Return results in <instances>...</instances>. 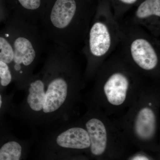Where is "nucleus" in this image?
I'll return each mask as SVG.
<instances>
[{
    "label": "nucleus",
    "instance_id": "1a4fd4ad",
    "mask_svg": "<svg viewBox=\"0 0 160 160\" xmlns=\"http://www.w3.org/2000/svg\"><path fill=\"white\" fill-rule=\"evenodd\" d=\"M29 142L14 137L0 145V160H26Z\"/></svg>",
    "mask_w": 160,
    "mask_h": 160
},
{
    "label": "nucleus",
    "instance_id": "9b49d317",
    "mask_svg": "<svg viewBox=\"0 0 160 160\" xmlns=\"http://www.w3.org/2000/svg\"><path fill=\"white\" fill-rule=\"evenodd\" d=\"M136 15L140 19L145 18L152 15L160 17V0H146L137 9Z\"/></svg>",
    "mask_w": 160,
    "mask_h": 160
},
{
    "label": "nucleus",
    "instance_id": "423d86ee",
    "mask_svg": "<svg viewBox=\"0 0 160 160\" xmlns=\"http://www.w3.org/2000/svg\"><path fill=\"white\" fill-rule=\"evenodd\" d=\"M129 82L126 76L117 72L112 75L104 86L107 100L113 106L122 104L126 99Z\"/></svg>",
    "mask_w": 160,
    "mask_h": 160
},
{
    "label": "nucleus",
    "instance_id": "f3484780",
    "mask_svg": "<svg viewBox=\"0 0 160 160\" xmlns=\"http://www.w3.org/2000/svg\"><path fill=\"white\" fill-rule=\"evenodd\" d=\"M3 105V99L2 95L0 94V110L2 109Z\"/></svg>",
    "mask_w": 160,
    "mask_h": 160
},
{
    "label": "nucleus",
    "instance_id": "ddd939ff",
    "mask_svg": "<svg viewBox=\"0 0 160 160\" xmlns=\"http://www.w3.org/2000/svg\"><path fill=\"white\" fill-rule=\"evenodd\" d=\"M13 82L12 73L9 65L0 61V85L6 87Z\"/></svg>",
    "mask_w": 160,
    "mask_h": 160
},
{
    "label": "nucleus",
    "instance_id": "20e7f679",
    "mask_svg": "<svg viewBox=\"0 0 160 160\" xmlns=\"http://www.w3.org/2000/svg\"><path fill=\"white\" fill-rule=\"evenodd\" d=\"M90 146L86 130L82 127H72L54 136L49 135L42 145V155L49 153L57 148L80 150L87 149Z\"/></svg>",
    "mask_w": 160,
    "mask_h": 160
},
{
    "label": "nucleus",
    "instance_id": "dca6fc26",
    "mask_svg": "<svg viewBox=\"0 0 160 160\" xmlns=\"http://www.w3.org/2000/svg\"><path fill=\"white\" fill-rule=\"evenodd\" d=\"M120 1L126 4H132L135 2L137 0H120Z\"/></svg>",
    "mask_w": 160,
    "mask_h": 160
},
{
    "label": "nucleus",
    "instance_id": "39448f33",
    "mask_svg": "<svg viewBox=\"0 0 160 160\" xmlns=\"http://www.w3.org/2000/svg\"><path fill=\"white\" fill-rule=\"evenodd\" d=\"M130 50L132 58L142 69L150 70L157 66L158 57L150 43L144 39H138L132 43Z\"/></svg>",
    "mask_w": 160,
    "mask_h": 160
},
{
    "label": "nucleus",
    "instance_id": "7ed1b4c3",
    "mask_svg": "<svg viewBox=\"0 0 160 160\" xmlns=\"http://www.w3.org/2000/svg\"><path fill=\"white\" fill-rule=\"evenodd\" d=\"M75 0H56L49 12L41 19L40 29L49 42L58 46H70L77 37L74 20Z\"/></svg>",
    "mask_w": 160,
    "mask_h": 160
},
{
    "label": "nucleus",
    "instance_id": "4468645a",
    "mask_svg": "<svg viewBox=\"0 0 160 160\" xmlns=\"http://www.w3.org/2000/svg\"><path fill=\"white\" fill-rule=\"evenodd\" d=\"M18 2L23 9L26 11H37L42 6V0H17Z\"/></svg>",
    "mask_w": 160,
    "mask_h": 160
},
{
    "label": "nucleus",
    "instance_id": "f257e3e1",
    "mask_svg": "<svg viewBox=\"0 0 160 160\" xmlns=\"http://www.w3.org/2000/svg\"><path fill=\"white\" fill-rule=\"evenodd\" d=\"M41 71L33 74L26 88L20 107L21 118L33 125L52 126L69 95V85L61 72L65 55L59 46L48 45Z\"/></svg>",
    "mask_w": 160,
    "mask_h": 160
},
{
    "label": "nucleus",
    "instance_id": "2eb2a0df",
    "mask_svg": "<svg viewBox=\"0 0 160 160\" xmlns=\"http://www.w3.org/2000/svg\"><path fill=\"white\" fill-rule=\"evenodd\" d=\"M132 160H149L146 157L144 156H137L135 157Z\"/></svg>",
    "mask_w": 160,
    "mask_h": 160
},
{
    "label": "nucleus",
    "instance_id": "f03ea898",
    "mask_svg": "<svg viewBox=\"0 0 160 160\" xmlns=\"http://www.w3.org/2000/svg\"><path fill=\"white\" fill-rule=\"evenodd\" d=\"M8 25L5 34L11 42L14 54L9 68L16 87L24 90L49 41L38 24L13 18Z\"/></svg>",
    "mask_w": 160,
    "mask_h": 160
},
{
    "label": "nucleus",
    "instance_id": "f8f14e48",
    "mask_svg": "<svg viewBox=\"0 0 160 160\" xmlns=\"http://www.w3.org/2000/svg\"><path fill=\"white\" fill-rule=\"evenodd\" d=\"M13 55L11 42L5 33L4 36H0V61L8 64L9 67L12 63Z\"/></svg>",
    "mask_w": 160,
    "mask_h": 160
},
{
    "label": "nucleus",
    "instance_id": "a211bd4d",
    "mask_svg": "<svg viewBox=\"0 0 160 160\" xmlns=\"http://www.w3.org/2000/svg\"><path fill=\"white\" fill-rule=\"evenodd\" d=\"M40 160H42V159H41Z\"/></svg>",
    "mask_w": 160,
    "mask_h": 160
},
{
    "label": "nucleus",
    "instance_id": "6e6552de",
    "mask_svg": "<svg viewBox=\"0 0 160 160\" xmlns=\"http://www.w3.org/2000/svg\"><path fill=\"white\" fill-rule=\"evenodd\" d=\"M86 126L92 153L95 156L102 154L107 144V131L104 123L98 119L92 118L86 122Z\"/></svg>",
    "mask_w": 160,
    "mask_h": 160
},
{
    "label": "nucleus",
    "instance_id": "0eeeda50",
    "mask_svg": "<svg viewBox=\"0 0 160 160\" xmlns=\"http://www.w3.org/2000/svg\"><path fill=\"white\" fill-rule=\"evenodd\" d=\"M89 48L91 53L97 57L102 56L108 51L111 46V39L106 25L96 22L89 32Z\"/></svg>",
    "mask_w": 160,
    "mask_h": 160
},
{
    "label": "nucleus",
    "instance_id": "9d476101",
    "mask_svg": "<svg viewBox=\"0 0 160 160\" xmlns=\"http://www.w3.org/2000/svg\"><path fill=\"white\" fill-rule=\"evenodd\" d=\"M134 127L140 138L148 140L152 138L156 130V117L152 109L148 107L141 109L136 119Z\"/></svg>",
    "mask_w": 160,
    "mask_h": 160
}]
</instances>
